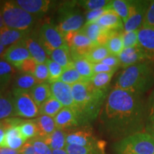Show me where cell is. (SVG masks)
<instances>
[{
	"mask_svg": "<svg viewBox=\"0 0 154 154\" xmlns=\"http://www.w3.org/2000/svg\"><path fill=\"white\" fill-rule=\"evenodd\" d=\"M99 119L108 134L124 138L143 131L148 120V103L143 95L113 88L102 107Z\"/></svg>",
	"mask_w": 154,
	"mask_h": 154,
	"instance_id": "1",
	"label": "cell"
},
{
	"mask_svg": "<svg viewBox=\"0 0 154 154\" xmlns=\"http://www.w3.org/2000/svg\"><path fill=\"white\" fill-rule=\"evenodd\" d=\"M154 86V61H146L124 69L115 82V88L140 95Z\"/></svg>",
	"mask_w": 154,
	"mask_h": 154,
	"instance_id": "2",
	"label": "cell"
},
{
	"mask_svg": "<svg viewBox=\"0 0 154 154\" xmlns=\"http://www.w3.org/2000/svg\"><path fill=\"white\" fill-rule=\"evenodd\" d=\"M117 154H154V138L146 131L121 138L113 145Z\"/></svg>",
	"mask_w": 154,
	"mask_h": 154,
	"instance_id": "3",
	"label": "cell"
},
{
	"mask_svg": "<svg viewBox=\"0 0 154 154\" xmlns=\"http://www.w3.org/2000/svg\"><path fill=\"white\" fill-rule=\"evenodd\" d=\"M0 11L6 26L21 31L31 30L36 22V17L19 7L14 1L1 3Z\"/></svg>",
	"mask_w": 154,
	"mask_h": 154,
	"instance_id": "4",
	"label": "cell"
},
{
	"mask_svg": "<svg viewBox=\"0 0 154 154\" xmlns=\"http://www.w3.org/2000/svg\"><path fill=\"white\" fill-rule=\"evenodd\" d=\"M77 2H65L58 11L57 27L64 36L67 34L79 31L84 26L85 18L76 8Z\"/></svg>",
	"mask_w": 154,
	"mask_h": 154,
	"instance_id": "5",
	"label": "cell"
},
{
	"mask_svg": "<svg viewBox=\"0 0 154 154\" xmlns=\"http://www.w3.org/2000/svg\"><path fill=\"white\" fill-rule=\"evenodd\" d=\"M37 39L49 56L54 49L66 44L64 36L57 26L52 23H47L42 25L38 32Z\"/></svg>",
	"mask_w": 154,
	"mask_h": 154,
	"instance_id": "6",
	"label": "cell"
},
{
	"mask_svg": "<svg viewBox=\"0 0 154 154\" xmlns=\"http://www.w3.org/2000/svg\"><path fill=\"white\" fill-rule=\"evenodd\" d=\"M66 131V143L68 145H76L88 147H105L106 143L98 140L92 133L89 126L78 127Z\"/></svg>",
	"mask_w": 154,
	"mask_h": 154,
	"instance_id": "7",
	"label": "cell"
},
{
	"mask_svg": "<svg viewBox=\"0 0 154 154\" xmlns=\"http://www.w3.org/2000/svg\"><path fill=\"white\" fill-rule=\"evenodd\" d=\"M64 38L70 49L72 59L76 57H84L93 48L96 47L80 30L67 34L64 36Z\"/></svg>",
	"mask_w": 154,
	"mask_h": 154,
	"instance_id": "8",
	"label": "cell"
},
{
	"mask_svg": "<svg viewBox=\"0 0 154 154\" xmlns=\"http://www.w3.org/2000/svg\"><path fill=\"white\" fill-rule=\"evenodd\" d=\"M12 95L14 96L16 116L33 119L39 115L38 108L29 92H17Z\"/></svg>",
	"mask_w": 154,
	"mask_h": 154,
	"instance_id": "9",
	"label": "cell"
},
{
	"mask_svg": "<svg viewBox=\"0 0 154 154\" xmlns=\"http://www.w3.org/2000/svg\"><path fill=\"white\" fill-rule=\"evenodd\" d=\"M151 1H131L130 16L124 24V32L137 31L141 27Z\"/></svg>",
	"mask_w": 154,
	"mask_h": 154,
	"instance_id": "10",
	"label": "cell"
},
{
	"mask_svg": "<svg viewBox=\"0 0 154 154\" xmlns=\"http://www.w3.org/2000/svg\"><path fill=\"white\" fill-rule=\"evenodd\" d=\"M119 59L120 66L124 69L146 61H153V57L140 46L124 49L119 56Z\"/></svg>",
	"mask_w": 154,
	"mask_h": 154,
	"instance_id": "11",
	"label": "cell"
},
{
	"mask_svg": "<svg viewBox=\"0 0 154 154\" xmlns=\"http://www.w3.org/2000/svg\"><path fill=\"white\" fill-rule=\"evenodd\" d=\"M71 86L72 96L76 106L75 111L81 110L94 97L98 90L91 86L90 82H79Z\"/></svg>",
	"mask_w": 154,
	"mask_h": 154,
	"instance_id": "12",
	"label": "cell"
},
{
	"mask_svg": "<svg viewBox=\"0 0 154 154\" xmlns=\"http://www.w3.org/2000/svg\"><path fill=\"white\" fill-rule=\"evenodd\" d=\"M80 31L87 36L96 46H105L109 38L116 32H121L106 29L96 22L85 24Z\"/></svg>",
	"mask_w": 154,
	"mask_h": 154,
	"instance_id": "13",
	"label": "cell"
},
{
	"mask_svg": "<svg viewBox=\"0 0 154 154\" xmlns=\"http://www.w3.org/2000/svg\"><path fill=\"white\" fill-rule=\"evenodd\" d=\"M32 57L24 43V39L10 46L3 54V59L17 69L24 61Z\"/></svg>",
	"mask_w": 154,
	"mask_h": 154,
	"instance_id": "14",
	"label": "cell"
},
{
	"mask_svg": "<svg viewBox=\"0 0 154 154\" xmlns=\"http://www.w3.org/2000/svg\"><path fill=\"white\" fill-rule=\"evenodd\" d=\"M51 96L62 104L63 107L75 109L76 106L72 96V86L61 81H57L50 85Z\"/></svg>",
	"mask_w": 154,
	"mask_h": 154,
	"instance_id": "15",
	"label": "cell"
},
{
	"mask_svg": "<svg viewBox=\"0 0 154 154\" xmlns=\"http://www.w3.org/2000/svg\"><path fill=\"white\" fill-rule=\"evenodd\" d=\"M56 128L63 131H68L81 127L79 119L74 109L63 107L54 118Z\"/></svg>",
	"mask_w": 154,
	"mask_h": 154,
	"instance_id": "16",
	"label": "cell"
},
{
	"mask_svg": "<svg viewBox=\"0 0 154 154\" xmlns=\"http://www.w3.org/2000/svg\"><path fill=\"white\" fill-rule=\"evenodd\" d=\"M19 7L34 16H40L47 13L54 2L49 0H17Z\"/></svg>",
	"mask_w": 154,
	"mask_h": 154,
	"instance_id": "17",
	"label": "cell"
},
{
	"mask_svg": "<svg viewBox=\"0 0 154 154\" xmlns=\"http://www.w3.org/2000/svg\"><path fill=\"white\" fill-rule=\"evenodd\" d=\"M24 43L26 47L27 48L31 57L34 59L36 64L46 63L48 59L47 54L38 42V39H35L29 34L24 38Z\"/></svg>",
	"mask_w": 154,
	"mask_h": 154,
	"instance_id": "18",
	"label": "cell"
},
{
	"mask_svg": "<svg viewBox=\"0 0 154 154\" xmlns=\"http://www.w3.org/2000/svg\"><path fill=\"white\" fill-rule=\"evenodd\" d=\"M30 32L31 30L21 31L4 26L0 29V44L4 47L13 45L26 37Z\"/></svg>",
	"mask_w": 154,
	"mask_h": 154,
	"instance_id": "19",
	"label": "cell"
},
{
	"mask_svg": "<svg viewBox=\"0 0 154 154\" xmlns=\"http://www.w3.org/2000/svg\"><path fill=\"white\" fill-rule=\"evenodd\" d=\"M101 27L111 31H124L122 19L112 9H109L96 21Z\"/></svg>",
	"mask_w": 154,
	"mask_h": 154,
	"instance_id": "20",
	"label": "cell"
},
{
	"mask_svg": "<svg viewBox=\"0 0 154 154\" xmlns=\"http://www.w3.org/2000/svg\"><path fill=\"white\" fill-rule=\"evenodd\" d=\"M26 141L27 140L24 139L21 134L19 126L11 127L6 131L3 147L13 150H20Z\"/></svg>",
	"mask_w": 154,
	"mask_h": 154,
	"instance_id": "21",
	"label": "cell"
},
{
	"mask_svg": "<svg viewBox=\"0 0 154 154\" xmlns=\"http://www.w3.org/2000/svg\"><path fill=\"white\" fill-rule=\"evenodd\" d=\"M138 45L154 59V27H140L138 31Z\"/></svg>",
	"mask_w": 154,
	"mask_h": 154,
	"instance_id": "22",
	"label": "cell"
},
{
	"mask_svg": "<svg viewBox=\"0 0 154 154\" xmlns=\"http://www.w3.org/2000/svg\"><path fill=\"white\" fill-rule=\"evenodd\" d=\"M16 116L14 96L12 94L0 93V120Z\"/></svg>",
	"mask_w": 154,
	"mask_h": 154,
	"instance_id": "23",
	"label": "cell"
},
{
	"mask_svg": "<svg viewBox=\"0 0 154 154\" xmlns=\"http://www.w3.org/2000/svg\"><path fill=\"white\" fill-rule=\"evenodd\" d=\"M36 128H37L38 136L42 139L47 138L57 129L54 119L52 117L42 115L34 119Z\"/></svg>",
	"mask_w": 154,
	"mask_h": 154,
	"instance_id": "24",
	"label": "cell"
},
{
	"mask_svg": "<svg viewBox=\"0 0 154 154\" xmlns=\"http://www.w3.org/2000/svg\"><path fill=\"white\" fill-rule=\"evenodd\" d=\"M34 103L39 108L51 96V87L48 83L37 84L29 92Z\"/></svg>",
	"mask_w": 154,
	"mask_h": 154,
	"instance_id": "25",
	"label": "cell"
},
{
	"mask_svg": "<svg viewBox=\"0 0 154 154\" xmlns=\"http://www.w3.org/2000/svg\"><path fill=\"white\" fill-rule=\"evenodd\" d=\"M37 84L33 75L23 73L15 79L12 94L17 92H29L30 90Z\"/></svg>",
	"mask_w": 154,
	"mask_h": 154,
	"instance_id": "26",
	"label": "cell"
},
{
	"mask_svg": "<svg viewBox=\"0 0 154 154\" xmlns=\"http://www.w3.org/2000/svg\"><path fill=\"white\" fill-rule=\"evenodd\" d=\"M50 57L51 60L55 61L63 69L73 65V59L71 55L70 49L67 44L54 50L50 54Z\"/></svg>",
	"mask_w": 154,
	"mask_h": 154,
	"instance_id": "27",
	"label": "cell"
},
{
	"mask_svg": "<svg viewBox=\"0 0 154 154\" xmlns=\"http://www.w3.org/2000/svg\"><path fill=\"white\" fill-rule=\"evenodd\" d=\"M73 65L86 82H90L94 75L93 63L88 61L85 57H80L73 59Z\"/></svg>",
	"mask_w": 154,
	"mask_h": 154,
	"instance_id": "28",
	"label": "cell"
},
{
	"mask_svg": "<svg viewBox=\"0 0 154 154\" xmlns=\"http://www.w3.org/2000/svg\"><path fill=\"white\" fill-rule=\"evenodd\" d=\"M43 140L53 151L65 149L66 143V131L57 128L51 135L44 138Z\"/></svg>",
	"mask_w": 154,
	"mask_h": 154,
	"instance_id": "29",
	"label": "cell"
},
{
	"mask_svg": "<svg viewBox=\"0 0 154 154\" xmlns=\"http://www.w3.org/2000/svg\"><path fill=\"white\" fill-rule=\"evenodd\" d=\"M63 108V106L60 102L51 96L38 108V110L40 115H45L54 118Z\"/></svg>",
	"mask_w": 154,
	"mask_h": 154,
	"instance_id": "30",
	"label": "cell"
},
{
	"mask_svg": "<svg viewBox=\"0 0 154 154\" xmlns=\"http://www.w3.org/2000/svg\"><path fill=\"white\" fill-rule=\"evenodd\" d=\"M124 31L121 32H116L112 36L109 38L106 44V47L109 50L111 55L119 57L123 50L124 49V42H123L122 34Z\"/></svg>",
	"mask_w": 154,
	"mask_h": 154,
	"instance_id": "31",
	"label": "cell"
},
{
	"mask_svg": "<svg viewBox=\"0 0 154 154\" xmlns=\"http://www.w3.org/2000/svg\"><path fill=\"white\" fill-rule=\"evenodd\" d=\"M131 7V1L113 0L111 2V9L121 17L124 24L129 18Z\"/></svg>",
	"mask_w": 154,
	"mask_h": 154,
	"instance_id": "32",
	"label": "cell"
},
{
	"mask_svg": "<svg viewBox=\"0 0 154 154\" xmlns=\"http://www.w3.org/2000/svg\"><path fill=\"white\" fill-rule=\"evenodd\" d=\"M14 67L5 59H0V90H4L14 74Z\"/></svg>",
	"mask_w": 154,
	"mask_h": 154,
	"instance_id": "33",
	"label": "cell"
},
{
	"mask_svg": "<svg viewBox=\"0 0 154 154\" xmlns=\"http://www.w3.org/2000/svg\"><path fill=\"white\" fill-rule=\"evenodd\" d=\"M113 73H99L95 74L90 80L91 86L98 90H109V84Z\"/></svg>",
	"mask_w": 154,
	"mask_h": 154,
	"instance_id": "34",
	"label": "cell"
},
{
	"mask_svg": "<svg viewBox=\"0 0 154 154\" xmlns=\"http://www.w3.org/2000/svg\"><path fill=\"white\" fill-rule=\"evenodd\" d=\"M59 81H61L70 86L74 85L77 83L86 82L79 74V73L77 72L76 69L74 68V65L69 66L63 69V74Z\"/></svg>",
	"mask_w": 154,
	"mask_h": 154,
	"instance_id": "35",
	"label": "cell"
},
{
	"mask_svg": "<svg viewBox=\"0 0 154 154\" xmlns=\"http://www.w3.org/2000/svg\"><path fill=\"white\" fill-rule=\"evenodd\" d=\"M104 148L101 146L88 147L66 144L65 151L68 154H104Z\"/></svg>",
	"mask_w": 154,
	"mask_h": 154,
	"instance_id": "36",
	"label": "cell"
},
{
	"mask_svg": "<svg viewBox=\"0 0 154 154\" xmlns=\"http://www.w3.org/2000/svg\"><path fill=\"white\" fill-rule=\"evenodd\" d=\"M109 55L111 54L106 46H96L84 57L91 63H96L101 62Z\"/></svg>",
	"mask_w": 154,
	"mask_h": 154,
	"instance_id": "37",
	"label": "cell"
},
{
	"mask_svg": "<svg viewBox=\"0 0 154 154\" xmlns=\"http://www.w3.org/2000/svg\"><path fill=\"white\" fill-rule=\"evenodd\" d=\"M19 128L22 136L26 140L38 136L37 128L34 120L24 121L20 126H19Z\"/></svg>",
	"mask_w": 154,
	"mask_h": 154,
	"instance_id": "38",
	"label": "cell"
},
{
	"mask_svg": "<svg viewBox=\"0 0 154 154\" xmlns=\"http://www.w3.org/2000/svg\"><path fill=\"white\" fill-rule=\"evenodd\" d=\"M111 1L109 0H84L78 1L79 5L88 11L99 10L111 7Z\"/></svg>",
	"mask_w": 154,
	"mask_h": 154,
	"instance_id": "39",
	"label": "cell"
},
{
	"mask_svg": "<svg viewBox=\"0 0 154 154\" xmlns=\"http://www.w3.org/2000/svg\"><path fill=\"white\" fill-rule=\"evenodd\" d=\"M46 64H47L48 70H49V84H52L54 82L59 81L63 74L64 69L59 64H58L57 63H56L55 61L51 60V59H47V61H46Z\"/></svg>",
	"mask_w": 154,
	"mask_h": 154,
	"instance_id": "40",
	"label": "cell"
},
{
	"mask_svg": "<svg viewBox=\"0 0 154 154\" xmlns=\"http://www.w3.org/2000/svg\"><path fill=\"white\" fill-rule=\"evenodd\" d=\"M33 76H34V78H35V79L38 84L49 83V70H48V67L47 64H46V63L36 64Z\"/></svg>",
	"mask_w": 154,
	"mask_h": 154,
	"instance_id": "41",
	"label": "cell"
},
{
	"mask_svg": "<svg viewBox=\"0 0 154 154\" xmlns=\"http://www.w3.org/2000/svg\"><path fill=\"white\" fill-rule=\"evenodd\" d=\"M138 30L133 31V32H123L122 38L124 49L139 46L138 45Z\"/></svg>",
	"mask_w": 154,
	"mask_h": 154,
	"instance_id": "42",
	"label": "cell"
},
{
	"mask_svg": "<svg viewBox=\"0 0 154 154\" xmlns=\"http://www.w3.org/2000/svg\"><path fill=\"white\" fill-rule=\"evenodd\" d=\"M27 141L33 146L34 150L38 154H52L51 149L44 143L42 138L36 137L28 140Z\"/></svg>",
	"mask_w": 154,
	"mask_h": 154,
	"instance_id": "43",
	"label": "cell"
},
{
	"mask_svg": "<svg viewBox=\"0 0 154 154\" xmlns=\"http://www.w3.org/2000/svg\"><path fill=\"white\" fill-rule=\"evenodd\" d=\"M141 27H154V0L150 2Z\"/></svg>",
	"mask_w": 154,
	"mask_h": 154,
	"instance_id": "44",
	"label": "cell"
},
{
	"mask_svg": "<svg viewBox=\"0 0 154 154\" xmlns=\"http://www.w3.org/2000/svg\"><path fill=\"white\" fill-rule=\"evenodd\" d=\"M111 9L110 7H107V8L99 9V10H94V11H88L86 14V24L88 23H94L96 22V21L101 17L104 13L106 12L108 10Z\"/></svg>",
	"mask_w": 154,
	"mask_h": 154,
	"instance_id": "45",
	"label": "cell"
},
{
	"mask_svg": "<svg viewBox=\"0 0 154 154\" xmlns=\"http://www.w3.org/2000/svg\"><path fill=\"white\" fill-rule=\"evenodd\" d=\"M36 66V63L34 61L32 58L27 59L25 61H24L22 64L19 66L17 69L21 71L24 74H34V71H35Z\"/></svg>",
	"mask_w": 154,
	"mask_h": 154,
	"instance_id": "46",
	"label": "cell"
},
{
	"mask_svg": "<svg viewBox=\"0 0 154 154\" xmlns=\"http://www.w3.org/2000/svg\"><path fill=\"white\" fill-rule=\"evenodd\" d=\"M119 68H113L107 66V65L101 62L93 63V72L94 74H99V73H114L118 70Z\"/></svg>",
	"mask_w": 154,
	"mask_h": 154,
	"instance_id": "47",
	"label": "cell"
},
{
	"mask_svg": "<svg viewBox=\"0 0 154 154\" xmlns=\"http://www.w3.org/2000/svg\"><path fill=\"white\" fill-rule=\"evenodd\" d=\"M101 63H104L109 66L113 67V68H119L120 66V61H119V57H116L113 55H109V57L102 60Z\"/></svg>",
	"mask_w": 154,
	"mask_h": 154,
	"instance_id": "48",
	"label": "cell"
},
{
	"mask_svg": "<svg viewBox=\"0 0 154 154\" xmlns=\"http://www.w3.org/2000/svg\"><path fill=\"white\" fill-rule=\"evenodd\" d=\"M153 119H154V89L150 96L148 103V120Z\"/></svg>",
	"mask_w": 154,
	"mask_h": 154,
	"instance_id": "49",
	"label": "cell"
},
{
	"mask_svg": "<svg viewBox=\"0 0 154 154\" xmlns=\"http://www.w3.org/2000/svg\"><path fill=\"white\" fill-rule=\"evenodd\" d=\"M22 154H38L35 150H34V147L31 144L26 141L24 143V145L22 146V149L19 150Z\"/></svg>",
	"mask_w": 154,
	"mask_h": 154,
	"instance_id": "50",
	"label": "cell"
},
{
	"mask_svg": "<svg viewBox=\"0 0 154 154\" xmlns=\"http://www.w3.org/2000/svg\"><path fill=\"white\" fill-rule=\"evenodd\" d=\"M145 131L149 134H151L154 138V119L148 120L146 122Z\"/></svg>",
	"mask_w": 154,
	"mask_h": 154,
	"instance_id": "51",
	"label": "cell"
},
{
	"mask_svg": "<svg viewBox=\"0 0 154 154\" xmlns=\"http://www.w3.org/2000/svg\"><path fill=\"white\" fill-rule=\"evenodd\" d=\"M6 131H7V128L2 123V126H0V148L3 147L4 141H5V138Z\"/></svg>",
	"mask_w": 154,
	"mask_h": 154,
	"instance_id": "52",
	"label": "cell"
},
{
	"mask_svg": "<svg viewBox=\"0 0 154 154\" xmlns=\"http://www.w3.org/2000/svg\"><path fill=\"white\" fill-rule=\"evenodd\" d=\"M0 154H22L19 150H13L8 148H0Z\"/></svg>",
	"mask_w": 154,
	"mask_h": 154,
	"instance_id": "53",
	"label": "cell"
},
{
	"mask_svg": "<svg viewBox=\"0 0 154 154\" xmlns=\"http://www.w3.org/2000/svg\"><path fill=\"white\" fill-rule=\"evenodd\" d=\"M52 154H68L67 152L65 151V149L60 150H54L52 151Z\"/></svg>",
	"mask_w": 154,
	"mask_h": 154,
	"instance_id": "54",
	"label": "cell"
},
{
	"mask_svg": "<svg viewBox=\"0 0 154 154\" xmlns=\"http://www.w3.org/2000/svg\"><path fill=\"white\" fill-rule=\"evenodd\" d=\"M4 26H5V22H4L3 17H2V15L1 11H0V29H2Z\"/></svg>",
	"mask_w": 154,
	"mask_h": 154,
	"instance_id": "55",
	"label": "cell"
},
{
	"mask_svg": "<svg viewBox=\"0 0 154 154\" xmlns=\"http://www.w3.org/2000/svg\"><path fill=\"white\" fill-rule=\"evenodd\" d=\"M4 52H5V47H4L3 45L0 44V57L2 55Z\"/></svg>",
	"mask_w": 154,
	"mask_h": 154,
	"instance_id": "56",
	"label": "cell"
},
{
	"mask_svg": "<svg viewBox=\"0 0 154 154\" xmlns=\"http://www.w3.org/2000/svg\"><path fill=\"white\" fill-rule=\"evenodd\" d=\"M2 126V121H0V126Z\"/></svg>",
	"mask_w": 154,
	"mask_h": 154,
	"instance_id": "57",
	"label": "cell"
},
{
	"mask_svg": "<svg viewBox=\"0 0 154 154\" xmlns=\"http://www.w3.org/2000/svg\"><path fill=\"white\" fill-rule=\"evenodd\" d=\"M153 61H154V59H153Z\"/></svg>",
	"mask_w": 154,
	"mask_h": 154,
	"instance_id": "58",
	"label": "cell"
}]
</instances>
